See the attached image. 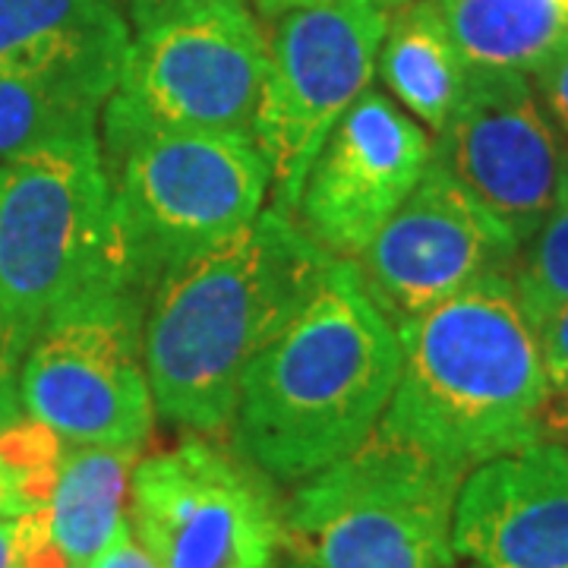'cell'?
I'll return each instance as SVG.
<instances>
[{
    "instance_id": "6da1fadb",
    "label": "cell",
    "mask_w": 568,
    "mask_h": 568,
    "mask_svg": "<svg viewBox=\"0 0 568 568\" xmlns=\"http://www.w3.org/2000/svg\"><path fill=\"white\" fill-rule=\"evenodd\" d=\"M332 256L278 209L203 256L168 272L149 294L142 351L155 410L168 424L224 433L250 361L323 287Z\"/></svg>"
},
{
    "instance_id": "7a4b0ae2",
    "label": "cell",
    "mask_w": 568,
    "mask_h": 568,
    "mask_svg": "<svg viewBox=\"0 0 568 568\" xmlns=\"http://www.w3.org/2000/svg\"><path fill=\"white\" fill-rule=\"evenodd\" d=\"M402 373V338L351 260L246 366L234 446L265 477L304 484L379 426Z\"/></svg>"
},
{
    "instance_id": "3957f363",
    "label": "cell",
    "mask_w": 568,
    "mask_h": 568,
    "mask_svg": "<svg viewBox=\"0 0 568 568\" xmlns=\"http://www.w3.org/2000/svg\"><path fill=\"white\" fill-rule=\"evenodd\" d=\"M402 373L379 424L467 474L534 446L547 369L511 278L496 272L398 325Z\"/></svg>"
},
{
    "instance_id": "277c9868",
    "label": "cell",
    "mask_w": 568,
    "mask_h": 568,
    "mask_svg": "<svg viewBox=\"0 0 568 568\" xmlns=\"http://www.w3.org/2000/svg\"><path fill=\"white\" fill-rule=\"evenodd\" d=\"M126 278L99 136L51 142L0 171V313L39 335Z\"/></svg>"
},
{
    "instance_id": "5b68a950",
    "label": "cell",
    "mask_w": 568,
    "mask_h": 568,
    "mask_svg": "<svg viewBox=\"0 0 568 568\" xmlns=\"http://www.w3.org/2000/svg\"><path fill=\"white\" fill-rule=\"evenodd\" d=\"M462 480L379 424L297 487L284 508V547L304 568H452Z\"/></svg>"
},
{
    "instance_id": "8992f818",
    "label": "cell",
    "mask_w": 568,
    "mask_h": 568,
    "mask_svg": "<svg viewBox=\"0 0 568 568\" xmlns=\"http://www.w3.org/2000/svg\"><path fill=\"white\" fill-rule=\"evenodd\" d=\"M265 67L268 39L246 0H193L142 26L104 104L108 155L152 133L253 140Z\"/></svg>"
},
{
    "instance_id": "52a82bcc",
    "label": "cell",
    "mask_w": 568,
    "mask_h": 568,
    "mask_svg": "<svg viewBox=\"0 0 568 568\" xmlns=\"http://www.w3.org/2000/svg\"><path fill=\"white\" fill-rule=\"evenodd\" d=\"M126 278L136 294L260 219L268 168L250 136L152 133L108 168Z\"/></svg>"
},
{
    "instance_id": "ba28073f",
    "label": "cell",
    "mask_w": 568,
    "mask_h": 568,
    "mask_svg": "<svg viewBox=\"0 0 568 568\" xmlns=\"http://www.w3.org/2000/svg\"><path fill=\"white\" fill-rule=\"evenodd\" d=\"M388 20L392 0H313L278 17L253 126L272 209L297 212L323 142L369 89Z\"/></svg>"
},
{
    "instance_id": "9c48e42d",
    "label": "cell",
    "mask_w": 568,
    "mask_h": 568,
    "mask_svg": "<svg viewBox=\"0 0 568 568\" xmlns=\"http://www.w3.org/2000/svg\"><path fill=\"white\" fill-rule=\"evenodd\" d=\"M136 291L73 306L36 335L20 373L26 417L70 446L142 448L155 424Z\"/></svg>"
},
{
    "instance_id": "30bf717a",
    "label": "cell",
    "mask_w": 568,
    "mask_h": 568,
    "mask_svg": "<svg viewBox=\"0 0 568 568\" xmlns=\"http://www.w3.org/2000/svg\"><path fill=\"white\" fill-rule=\"evenodd\" d=\"M126 521L159 568H275L284 549L263 470L200 439L136 462Z\"/></svg>"
},
{
    "instance_id": "8fae6325",
    "label": "cell",
    "mask_w": 568,
    "mask_h": 568,
    "mask_svg": "<svg viewBox=\"0 0 568 568\" xmlns=\"http://www.w3.org/2000/svg\"><path fill=\"white\" fill-rule=\"evenodd\" d=\"M433 159L521 246L556 200L566 152L525 73L470 67Z\"/></svg>"
},
{
    "instance_id": "7c38bea8",
    "label": "cell",
    "mask_w": 568,
    "mask_h": 568,
    "mask_svg": "<svg viewBox=\"0 0 568 568\" xmlns=\"http://www.w3.org/2000/svg\"><path fill=\"white\" fill-rule=\"evenodd\" d=\"M515 256L518 244L506 227L433 159L402 209L351 263L398 328L477 278L508 275Z\"/></svg>"
},
{
    "instance_id": "4fadbf2b",
    "label": "cell",
    "mask_w": 568,
    "mask_h": 568,
    "mask_svg": "<svg viewBox=\"0 0 568 568\" xmlns=\"http://www.w3.org/2000/svg\"><path fill=\"white\" fill-rule=\"evenodd\" d=\"M433 162V140L386 95L366 89L310 168L301 224L338 260H357Z\"/></svg>"
},
{
    "instance_id": "5bb4252c",
    "label": "cell",
    "mask_w": 568,
    "mask_h": 568,
    "mask_svg": "<svg viewBox=\"0 0 568 568\" xmlns=\"http://www.w3.org/2000/svg\"><path fill=\"white\" fill-rule=\"evenodd\" d=\"M452 549L470 568H568V446L534 443L470 467Z\"/></svg>"
},
{
    "instance_id": "9a60e30c",
    "label": "cell",
    "mask_w": 568,
    "mask_h": 568,
    "mask_svg": "<svg viewBox=\"0 0 568 568\" xmlns=\"http://www.w3.org/2000/svg\"><path fill=\"white\" fill-rule=\"evenodd\" d=\"M130 41L118 0H0V77L67 73L118 89Z\"/></svg>"
},
{
    "instance_id": "2e32d148",
    "label": "cell",
    "mask_w": 568,
    "mask_h": 568,
    "mask_svg": "<svg viewBox=\"0 0 568 568\" xmlns=\"http://www.w3.org/2000/svg\"><path fill=\"white\" fill-rule=\"evenodd\" d=\"M386 89L417 121L439 133L462 102L470 63L458 51L433 0H405L392 10L376 58Z\"/></svg>"
},
{
    "instance_id": "e0dca14e",
    "label": "cell",
    "mask_w": 568,
    "mask_h": 568,
    "mask_svg": "<svg viewBox=\"0 0 568 568\" xmlns=\"http://www.w3.org/2000/svg\"><path fill=\"white\" fill-rule=\"evenodd\" d=\"M142 448L63 443L58 480L48 503L51 540L77 568H89L126 518L130 474Z\"/></svg>"
},
{
    "instance_id": "ac0fdd59",
    "label": "cell",
    "mask_w": 568,
    "mask_h": 568,
    "mask_svg": "<svg viewBox=\"0 0 568 568\" xmlns=\"http://www.w3.org/2000/svg\"><path fill=\"white\" fill-rule=\"evenodd\" d=\"M470 67L534 73L568 36L556 0H433Z\"/></svg>"
},
{
    "instance_id": "d6986e66",
    "label": "cell",
    "mask_w": 568,
    "mask_h": 568,
    "mask_svg": "<svg viewBox=\"0 0 568 568\" xmlns=\"http://www.w3.org/2000/svg\"><path fill=\"white\" fill-rule=\"evenodd\" d=\"M114 85L67 73L0 77V164L51 142L89 140Z\"/></svg>"
},
{
    "instance_id": "ffe728a7",
    "label": "cell",
    "mask_w": 568,
    "mask_h": 568,
    "mask_svg": "<svg viewBox=\"0 0 568 568\" xmlns=\"http://www.w3.org/2000/svg\"><path fill=\"white\" fill-rule=\"evenodd\" d=\"M508 278L534 328L568 304V155L547 219L518 246Z\"/></svg>"
},
{
    "instance_id": "44dd1931",
    "label": "cell",
    "mask_w": 568,
    "mask_h": 568,
    "mask_svg": "<svg viewBox=\"0 0 568 568\" xmlns=\"http://www.w3.org/2000/svg\"><path fill=\"white\" fill-rule=\"evenodd\" d=\"M32 342H36V335L26 325L0 313V433L26 414L20 395V373Z\"/></svg>"
},
{
    "instance_id": "7402d4cb",
    "label": "cell",
    "mask_w": 568,
    "mask_h": 568,
    "mask_svg": "<svg viewBox=\"0 0 568 568\" xmlns=\"http://www.w3.org/2000/svg\"><path fill=\"white\" fill-rule=\"evenodd\" d=\"M534 82H537V95L547 104L549 118L559 123V130L568 136V36L547 61L534 70Z\"/></svg>"
},
{
    "instance_id": "603a6c76",
    "label": "cell",
    "mask_w": 568,
    "mask_h": 568,
    "mask_svg": "<svg viewBox=\"0 0 568 568\" xmlns=\"http://www.w3.org/2000/svg\"><path fill=\"white\" fill-rule=\"evenodd\" d=\"M537 342L544 354V369H547L549 388L568 379V304L556 310L547 323L537 328Z\"/></svg>"
},
{
    "instance_id": "cb8c5ba5",
    "label": "cell",
    "mask_w": 568,
    "mask_h": 568,
    "mask_svg": "<svg viewBox=\"0 0 568 568\" xmlns=\"http://www.w3.org/2000/svg\"><path fill=\"white\" fill-rule=\"evenodd\" d=\"M534 436L537 443L568 446V379L547 388L544 402L534 414Z\"/></svg>"
},
{
    "instance_id": "d4e9b609",
    "label": "cell",
    "mask_w": 568,
    "mask_h": 568,
    "mask_svg": "<svg viewBox=\"0 0 568 568\" xmlns=\"http://www.w3.org/2000/svg\"><path fill=\"white\" fill-rule=\"evenodd\" d=\"M89 568H159V562L149 556V549L136 540V534L130 528V521L123 518L118 534L111 537V544Z\"/></svg>"
},
{
    "instance_id": "484cf974",
    "label": "cell",
    "mask_w": 568,
    "mask_h": 568,
    "mask_svg": "<svg viewBox=\"0 0 568 568\" xmlns=\"http://www.w3.org/2000/svg\"><path fill=\"white\" fill-rule=\"evenodd\" d=\"M29 549V515L0 518V568H26Z\"/></svg>"
},
{
    "instance_id": "4316f807",
    "label": "cell",
    "mask_w": 568,
    "mask_h": 568,
    "mask_svg": "<svg viewBox=\"0 0 568 568\" xmlns=\"http://www.w3.org/2000/svg\"><path fill=\"white\" fill-rule=\"evenodd\" d=\"M29 511H36V508L29 503L20 477L13 474V467L0 458V518H20V515H29Z\"/></svg>"
},
{
    "instance_id": "83f0119b",
    "label": "cell",
    "mask_w": 568,
    "mask_h": 568,
    "mask_svg": "<svg viewBox=\"0 0 568 568\" xmlns=\"http://www.w3.org/2000/svg\"><path fill=\"white\" fill-rule=\"evenodd\" d=\"M123 3H126V10H130L133 22H136V29H142V26L155 22L159 17H164V13L178 10V7L193 3V0H123Z\"/></svg>"
},
{
    "instance_id": "f1b7e54d",
    "label": "cell",
    "mask_w": 568,
    "mask_h": 568,
    "mask_svg": "<svg viewBox=\"0 0 568 568\" xmlns=\"http://www.w3.org/2000/svg\"><path fill=\"white\" fill-rule=\"evenodd\" d=\"M304 3H313V0H256V7L263 10L265 17H282L287 10H294V7H304Z\"/></svg>"
},
{
    "instance_id": "f546056e",
    "label": "cell",
    "mask_w": 568,
    "mask_h": 568,
    "mask_svg": "<svg viewBox=\"0 0 568 568\" xmlns=\"http://www.w3.org/2000/svg\"><path fill=\"white\" fill-rule=\"evenodd\" d=\"M556 3L562 7V13H566V17H568V0H556Z\"/></svg>"
},
{
    "instance_id": "4dcf8cb0",
    "label": "cell",
    "mask_w": 568,
    "mask_h": 568,
    "mask_svg": "<svg viewBox=\"0 0 568 568\" xmlns=\"http://www.w3.org/2000/svg\"><path fill=\"white\" fill-rule=\"evenodd\" d=\"M398 3H405V0H392V10H395V7H398Z\"/></svg>"
},
{
    "instance_id": "1f68e13d",
    "label": "cell",
    "mask_w": 568,
    "mask_h": 568,
    "mask_svg": "<svg viewBox=\"0 0 568 568\" xmlns=\"http://www.w3.org/2000/svg\"><path fill=\"white\" fill-rule=\"evenodd\" d=\"M0 171H3V164H0Z\"/></svg>"
},
{
    "instance_id": "d6a6232c",
    "label": "cell",
    "mask_w": 568,
    "mask_h": 568,
    "mask_svg": "<svg viewBox=\"0 0 568 568\" xmlns=\"http://www.w3.org/2000/svg\"><path fill=\"white\" fill-rule=\"evenodd\" d=\"M301 568H304V566H301Z\"/></svg>"
}]
</instances>
